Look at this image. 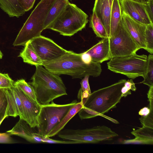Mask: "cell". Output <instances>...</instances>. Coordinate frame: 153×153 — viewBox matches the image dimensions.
Wrapping results in <instances>:
<instances>
[{
	"label": "cell",
	"mask_w": 153,
	"mask_h": 153,
	"mask_svg": "<svg viewBox=\"0 0 153 153\" xmlns=\"http://www.w3.org/2000/svg\"><path fill=\"white\" fill-rule=\"evenodd\" d=\"M0 7L10 17L19 18L26 12L17 0H0Z\"/></svg>",
	"instance_id": "19"
},
{
	"label": "cell",
	"mask_w": 153,
	"mask_h": 153,
	"mask_svg": "<svg viewBox=\"0 0 153 153\" xmlns=\"http://www.w3.org/2000/svg\"><path fill=\"white\" fill-rule=\"evenodd\" d=\"M131 0L134 1H137V2H138L143 3V2H145V1H146L147 0Z\"/></svg>",
	"instance_id": "43"
},
{
	"label": "cell",
	"mask_w": 153,
	"mask_h": 153,
	"mask_svg": "<svg viewBox=\"0 0 153 153\" xmlns=\"http://www.w3.org/2000/svg\"><path fill=\"white\" fill-rule=\"evenodd\" d=\"M20 5L25 12L31 9L33 7L36 0H17Z\"/></svg>",
	"instance_id": "35"
},
{
	"label": "cell",
	"mask_w": 153,
	"mask_h": 153,
	"mask_svg": "<svg viewBox=\"0 0 153 153\" xmlns=\"http://www.w3.org/2000/svg\"><path fill=\"white\" fill-rule=\"evenodd\" d=\"M29 83L33 87L38 102L41 105L49 104L55 99L67 95L66 88L59 75L54 74L42 65H36Z\"/></svg>",
	"instance_id": "2"
},
{
	"label": "cell",
	"mask_w": 153,
	"mask_h": 153,
	"mask_svg": "<svg viewBox=\"0 0 153 153\" xmlns=\"http://www.w3.org/2000/svg\"><path fill=\"white\" fill-rule=\"evenodd\" d=\"M122 21L125 29L140 49H145L146 44L145 32L146 25L133 19L122 11Z\"/></svg>",
	"instance_id": "12"
},
{
	"label": "cell",
	"mask_w": 153,
	"mask_h": 153,
	"mask_svg": "<svg viewBox=\"0 0 153 153\" xmlns=\"http://www.w3.org/2000/svg\"><path fill=\"white\" fill-rule=\"evenodd\" d=\"M77 102L74 100L65 104H57L52 101L41 105L38 117L37 128L38 134L46 137L49 132L60 122L71 107Z\"/></svg>",
	"instance_id": "8"
},
{
	"label": "cell",
	"mask_w": 153,
	"mask_h": 153,
	"mask_svg": "<svg viewBox=\"0 0 153 153\" xmlns=\"http://www.w3.org/2000/svg\"><path fill=\"white\" fill-rule=\"evenodd\" d=\"M139 119L143 126L153 128V110H151L147 116L141 117Z\"/></svg>",
	"instance_id": "32"
},
{
	"label": "cell",
	"mask_w": 153,
	"mask_h": 153,
	"mask_svg": "<svg viewBox=\"0 0 153 153\" xmlns=\"http://www.w3.org/2000/svg\"><path fill=\"white\" fill-rule=\"evenodd\" d=\"M85 52L90 54L92 61L100 63L112 58L108 38H102Z\"/></svg>",
	"instance_id": "15"
},
{
	"label": "cell",
	"mask_w": 153,
	"mask_h": 153,
	"mask_svg": "<svg viewBox=\"0 0 153 153\" xmlns=\"http://www.w3.org/2000/svg\"><path fill=\"white\" fill-rule=\"evenodd\" d=\"M55 0H41L32 12L13 43L14 46L23 45L41 35L45 30L44 22Z\"/></svg>",
	"instance_id": "3"
},
{
	"label": "cell",
	"mask_w": 153,
	"mask_h": 153,
	"mask_svg": "<svg viewBox=\"0 0 153 153\" xmlns=\"http://www.w3.org/2000/svg\"><path fill=\"white\" fill-rule=\"evenodd\" d=\"M11 116H17L8 88H0V125L4 119Z\"/></svg>",
	"instance_id": "16"
},
{
	"label": "cell",
	"mask_w": 153,
	"mask_h": 153,
	"mask_svg": "<svg viewBox=\"0 0 153 153\" xmlns=\"http://www.w3.org/2000/svg\"><path fill=\"white\" fill-rule=\"evenodd\" d=\"M146 48L145 50L150 54L153 53V24L146 25L145 32Z\"/></svg>",
	"instance_id": "28"
},
{
	"label": "cell",
	"mask_w": 153,
	"mask_h": 153,
	"mask_svg": "<svg viewBox=\"0 0 153 153\" xmlns=\"http://www.w3.org/2000/svg\"><path fill=\"white\" fill-rule=\"evenodd\" d=\"M81 57L83 61L85 63L89 64L92 61L91 56L85 52L81 53Z\"/></svg>",
	"instance_id": "39"
},
{
	"label": "cell",
	"mask_w": 153,
	"mask_h": 153,
	"mask_svg": "<svg viewBox=\"0 0 153 153\" xmlns=\"http://www.w3.org/2000/svg\"></svg>",
	"instance_id": "45"
},
{
	"label": "cell",
	"mask_w": 153,
	"mask_h": 153,
	"mask_svg": "<svg viewBox=\"0 0 153 153\" xmlns=\"http://www.w3.org/2000/svg\"><path fill=\"white\" fill-rule=\"evenodd\" d=\"M121 91L122 96L123 97H126L128 95L131 94V92L130 90L127 89L125 86L123 85Z\"/></svg>",
	"instance_id": "41"
},
{
	"label": "cell",
	"mask_w": 153,
	"mask_h": 153,
	"mask_svg": "<svg viewBox=\"0 0 153 153\" xmlns=\"http://www.w3.org/2000/svg\"><path fill=\"white\" fill-rule=\"evenodd\" d=\"M135 137H138L142 139L153 141V128L143 126L137 130L131 132Z\"/></svg>",
	"instance_id": "27"
},
{
	"label": "cell",
	"mask_w": 153,
	"mask_h": 153,
	"mask_svg": "<svg viewBox=\"0 0 153 153\" xmlns=\"http://www.w3.org/2000/svg\"><path fill=\"white\" fill-rule=\"evenodd\" d=\"M69 2L68 0H55L45 20V29H47L59 16Z\"/></svg>",
	"instance_id": "20"
},
{
	"label": "cell",
	"mask_w": 153,
	"mask_h": 153,
	"mask_svg": "<svg viewBox=\"0 0 153 153\" xmlns=\"http://www.w3.org/2000/svg\"><path fill=\"white\" fill-rule=\"evenodd\" d=\"M121 11L130 17L144 25L153 24L145 10L143 2L131 0H120Z\"/></svg>",
	"instance_id": "13"
},
{
	"label": "cell",
	"mask_w": 153,
	"mask_h": 153,
	"mask_svg": "<svg viewBox=\"0 0 153 153\" xmlns=\"http://www.w3.org/2000/svg\"><path fill=\"white\" fill-rule=\"evenodd\" d=\"M58 136L63 140L76 141L79 143H95L111 140L118 135L110 128L102 126L84 129L62 130Z\"/></svg>",
	"instance_id": "7"
},
{
	"label": "cell",
	"mask_w": 153,
	"mask_h": 153,
	"mask_svg": "<svg viewBox=\"0 0 153 153\" xmlns=\"http://www.w3.org/2000/svg\"><path fill=\"white\" fill-rule=\"evenodd\" d=\"M88 15L75 4L69 2L54 22L47 28L64 36H71L85 27Z\"/></svg>",
	"instance_id": "5"
},
{
	"label": "cell",
	"mask_w": 153,
	"mask_h": 153,
	"mask_svg": "<svg viewBox=\"0 0 153 153\" xmlns=\"http://www.w3.org/2000/svg\"><path fill=\"white\" fill-rule=\"evenodd\" d=\"M14 81L7 74L0 73V88H10L12 87Z\"/></svg>",
	"instance_id": "29"
},
{
	"label": "cell",
	"mask_w": 153,
	"mask_h": 153,
	"mask_svg": "<svg viewBox=\"0 0 153 153\" xmlns=\"http://www.w3.org/2000/svg\"><path fill=\"white\" fill-rule=\"evenodd\" d=\"M13 86L22 102L23 120L31 128L37 127L38 124V117L41 105L26 94L14 83Z\"/></svg>",
	"instance_id": "11"
},
{
	"label": "cell",
	"mask_w": 153,
	"mask_h": 153,
	"mask_svg": "<svg viewBox=\"0 0 153 153\" xmlns=\"http://www.w3.org/2000/svg\"><path fill=\"white\" fill-rule=\"evenodd\" d=\"M10 134L7 133H0V143H12L13 140L10 136Z\"/></svg>",
	"instance_id": "36"
},
{
	"label": "cell",
	"mask_w": 153,
	"mask_h": 153,
	"mask_svg": "<svg viewBox=\"0 0 153 153\" xmlns=\"http://www.w3.org/2000/svg\"><path fill=\"white\" fill-rule=\"evenodd\" d=\"M83 106V105L81 101L77 102L73 105L60 122L49 132L47 137H50L57 134L63 129L67 123L78 113Z\"/></svg>",
	"instance_id": "18"
},
{
	"label": "cell",
	"mask_w": 153,
	"mask_h": 153,
	"mask_svg": "<svg viewBox=\"0 0 153 153\" xmlns=\"http://www.w3.org/2000/svg\"><path fill=\"white\" fill-rule=\"evenodd\" d=\"M29 42L43 62L54 60L72 51L63 48L51 39L41 35Z\"/></svg>",
	"instance_id": "10"
},
{
	"label": "cell",
	"mask_w": 153,
	"mask_h": 153,
	"mask_svg": "<svg viewBox=\"0 0 153 153\" xmlns=\"http://www.w3.org/2000/svg\"><path fill=\"white\" fill-rule=\"evenodd\" d=\"M3 56V54L1 51L0 50V59L2 58Z\"/></svg>",
	"instance_id": "44"
},
{
	"label": "cell",
	"mask_w": 153,
	"mask_h": 153,
	"mask_svg": "<svg viewBox=\"0 0 153 153\" xmlns=\"http://www.w3.org/2000/svg\"><path fill=\"white\" fill-rule=\"evenodd\" d=\"M144 80L140 83L149 87L153 86V55L149 54L147 57V64Z\"/></svg>",
	"instance_id": "25"
},
{
	"label": "cell",
	"mask_w": 153,
	"mask_h": 153,
	"mask_svg": "<svg viewBox=\"0 0 153 153\" xmlns=\"http://www.w3.org/2000/svg\"><path fill=\"white\" fill-rule=\"evenodd\" d=\"M113 0H95L93 10L104 25L108 38L110 37V19Z\"/></svg>",
	"instance_id": "14"
},
{
	"label": "cell",
	"mask_w": 153,
	"mask_h": 153,
	"mask_svg": "<svg viewBox=\"0 0 153 153\" xmlns=\"http://www.w3.org/2000/svg\"><path fill=\"white\" fill-rule=\"evenodd\" d=\"M126 80L121 79L107 87L94 91L87 99L83 107L100 114L116 108L122 98L121 90Z\"/></svg>",
	"instance_id": "4"
},
{
	"label": "cell",
	"mask_w": 153,
	"mask_h": 153,
	"mask_svg": "<svg viewBox=\"0 0 153 153\" xmlns=\"http://www.w3.org/2000/svg\"><path fill=\"white\" fill-rule=\"evenodd\" d=\"M124 85L128 89L131 90L133 91H135L137 89L135 83L134 82L132 79H131L126 80L124 83Z\"/></svg>",
	"instance_id": "38"
},
{
	"label": "cell",
	"mask_w": 153,
	"mask_h": 153,
	"mask_svg": "<svg viewBox=\"0 0 153 153\" xmlns=\"http://www.w3.org/2000/svg\"><path fill=\"white\" fill-rule=\"evenodd\" d=\"M122 20L120 0H114L110 16V38L115 34Z\"/></svg>",
	"instance_id": "22"
},
{
	"label": "cell",
	"mask_w": 153,
	"mask_h": 153,
	"mask_svg": "<svg viewBox=\"0 0 153 153\" xmlns=\"http://www.w3.org/2000/svg\"><path fill=\"white\" fill-rule=\"evenodd\" d=\"M14 84L17 86L26 94L34 101L38 102L33 87L26 82L25 79H21L18 80L14 82Z\"/></svg>",
	"instance_id": "26"
},
{
	"label": "cell",
	"mask_w": 153,
	"mask_h": 153,
	"mask_svg": "<svg viewBox=\"0 0 153 153\" xmlns=\"http://www.w3.org/2000/svg\"><path fill=\"white\" fill-rule=\"evenodd\" d=\"M122 143L123 144H153V141L144 140L142 138L135 137L134 139L125 140Z\"/></svg>",
	"instance_id": "33"
},
{
	"label": "cell",
	"mask_w": 153,
	"mask_h": 153,
	"mask_svg": "<svg viewBox=\"0 0 153 153\" xmlns=\"http://www.w3.org/2000/svg\"><path fill=\"white\" fill-rule=\"evenodd\" d=\"M42 66L54 74L68 75L73 78L82 79L88 75L97 77L102 72L100 63L92 61L85 63L82 59L81 53L73 51L54 60L43 62Z\"/></svg>",
	"instance_id": "1"
},
{
	"label": "cell",
	"mask_w": 153,
	"mask_h": 153,
	"mask_svg": "<svg viewBox=\"0 0 153 153\" xmlns=\"http://www.w3.org/2000/svg\"><path fill=\"white\" fill-rule=\"evenodd\" d=\"M101 116H102L104 118H105L106 119H108V120H110L111 122H112L113 123H114L115 124H119V123L118 121L117 120H116L112 118H111L110 117L106 116L104 115V114H101Z\"/></svg>",
	"instance_id": "42"
},
{
	"label": "cell",
	"mask_w": 153,
	"mask_h": 153,
	"mask_svg": "<svg viewBox=\"0 0 153 153\" xmlns=\"http://www.w3.org/2000/svg\"><path fill=\"white\" fill-rule=\"evenodd\" d=\"M89 76L88 75L85 76L80 82L81 87L77 94V98L79 100L83 92L87 91L90 94L91 93L88 82Z\"/></svg>",
	"instance_id": "31"
},
{
	"label": "cell",
	"mask_w": 153,
	"mask_h": 153,
	"mask_svg": "<svg viewBox=\"0 0 153 153\" xmlns=\"http://www.w3.org/2000/svg\"><path fill=\"white\" fill-rule=\"evenodd\" d=\"M150 111L151 110L149 108L145 107L140 109L138 112V114L141 117H144L148 115Z\"/></svg>",
	"instance_id": "40"
},
{
	"label": "cell",
	"mask_w": 153,
	"mask_h": 153,
	"mask_svg": "<svg viewBox=\"0 0 153 153\" xmlns=\"http://www.w3.org/2000/svg\"><path fill=\"white\" fill-rule=\"evenodd\" d=\"M108 39L112 58L129 55L140 49L125 29L122 20L115 34Z\"/></svg>",
	"instance_id": "9"
},
{
	"label": "cell",
	"mask_w": 153,
	"mask_h": 153,
	"mask_svg": "<svg viewBox=\"0 0 153 153\" xmlns=\"http://www.w3.org/2000/svg\"><path fill=\"white\" fill-rule=\"evenodd\" d=\"M29 125L23 120L20 119L19 121L10 130L7 131L10 135H17L33 143V136L35 132L31 129Z\"/></svg>",
	"instance_id": "17"
},
{
	"label": "cell",
	"mask_w": 153,
	"mask_h": 153,
	"mask_svg": "<svg viewBox=\"0 0 153 153\" xmlns=\"http://www.w3.org/2000/svg\"><path fill=\"white\" fill-rule=\"evenodd\" d=\"M147 95L149 102V108L150 110H153V86L150 87Z\"/></svg>",
	"instance_id": "37"
},
{
	"label": "cell",
	"mask_w": 153,
	"mask_h": 153,
	"mask_svg": "<svg viewBox=\"0 0 153 153\" xmlns=\"http://www.w3.org/2000/svg\"><path fill=\"white\" fill-rule=\"evenodd\" d=\"M24 46L18 56L21 57L25 63L35 66L42 65L43 62L33 49L29 41Z\"/></svg>",
	"instance_id": "21"
},
{
	"label": "cell",
	"mask_w": 153,
	"mask_h": 153,
	"mask_svg": "<svg viewBox=\"0 0 153 153\" xmlns=\"http://www.w3.org/2000/svg\"><path fill=\"white\" fill-rule=\"evenodd\" d=\"M143 3L146 13L153 23V0H147Z\"/></svg>",
	"instance_id": "34"
},
{
	"label": "cell",
	"mask_w": 153,
	"mask_h": 153,
	"mask_svg": "<svg viewBox=\"0 0 153 153\" xmlns=\"http://www.w3.org/2000/svg\"><path fill=\"white\" fill-rule=\"evenodd\" d=\"M9 91L11 98L16 114L20 117V118L23 119V110L22 101L17 94L13 86L8 88Z\"/></svg>",
	"instance_id": "24"
},
{
	"label": "cell",
	"mask_w": 153,
	"mask_h": 153,
	"mask_svg": "<svg viewBox=\"0 0 153 153\" xmlns=\"http://www.w3.org/2000/svg\"><path fill=\"white\" fill-rule=\"evenodd\" d=\"M147 64L146 55L136 53L112 58L107 63L108 69L114 72L124 75L134 79L145 76Z\"/></svg>",
	"instance_id": "6"
},
{
	"label": "cell",
	"mask_w": 153,
	"mask_h": 153,
	"mask_svg": "<svg viewBox=\"0 0 153 153\" xmlns=\"http://www.w3.org/2000/svg\"><path fill=\"white\" fill-rule=\"evenodd\" d=\"M78 113L80 118L81 120L92 118L97 116H100L101 115L99 113L83 106Z\"/></svg>",
	"instance_id": "30"
},
{
	"label": "cell",
	"mask_w": 153,
	"mask_h": 153,
	"mask_svg": "<svg viewBox=\"0 0 153 153\" xmlns=\"http://www.w3.org/2000/svg\"><path fill=\"white\" fill-rule=\"evenodd\" d=\"M89 27L92 29L97 37L102 38H108L104 25L95 12L93 11L90 17Z\"/></svg>",
	"instance_id": "23"
}]
</instances>
